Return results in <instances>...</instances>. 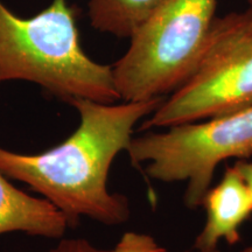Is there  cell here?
Instances as JSON below:
<instances>
[{"mask_svg":"<svg viewBox=\"0 0 252 252\" xmlns=\"http://www.w3.org/2000/svg\"><path fill=\"white\" fill-rule=\"evenodd\" d=\"M195 252H196V251H195ZM203 252H223V251H220V249L217 248V249H214V250H209V251H203Z\"/></svg>","mask_w":252,"mask_h":252,"instance_id":"cell-13","label":"cell"},{"mask_svg":"<svg viewBox=\"0 0 252 252\" xmlns=\"http://www.w3.org/2000/svg\"><path fill=\"white\" fill-rule=\"evenodd\" d=\"M234 167L237 169L239 174H241L242 179H243L245 185H247L249 193L251 195L252 198V162L248 161L245 159H239L235 162Z\"/></svg>","mask_w":252,"mask_h":252,"instance_id":"cell-10","label":"cell"},{"mask_svg":"<svg viewBox=\"0 0 252 252\" xmlns=\"http://www.w3.org/2000/svg\"><path fill=\"white\" fill-rule=\"evenodd\" d=\"M239 252H252V245H250V247L243 249V250L239 251Z\"/></svg>","mask_w":252,"mask_h":252,"instance_id":"cell-12","label":"cell"},{"mask_svg":"<svg viewBox=\"0 0 252 252\" xmlns=\"http://www.w3.org/2000/svg\"><path fill=\"white\" fill-rule=\"evenodd\" d=\"M71 222L47 198L19 190L0 172V235L25 232L30 236L61 238Z\"/></svg>","mask_w":252,"mask_h":252,"instance_id":"cell-7","label":"cell"},{"mask_svg":"<svg viewBox=\"0 0 252 252\" xmlns=\"http://www.w3.org/2000/svg\"><path fill=\"white\" fill-rule=\"evenodd\" d=\"M250 17L251 8L216 17L200 65L141 123L140 131L200 122L252 106Z\"/></svg>","mask_w":252,"mask_h":252,"instance_id":"cell-5","label":"cell"},{"mask_svg":"<svg viewBox=\"0 0 252 252\" xmlns=\"http://www.w3.org/2000/svg\"><path fill=\"white\" fill-rule=\"evenodd\" d=\"M33 82L70 104L75 98L112 104L121 99L112 67L94 62L78 39L75 9L54 0L32 18L0 1V82Z\"/></svg>","mask_w":252,"mask_h":252,"instance_id":"cell-2","label":"cell"},{"mask_svg":"<svg viewBox=\"0 0 252 252\" xmlns=\"http://www.w3.org/2000/svg\"><path fill=\"white\" fill-rule=\"evenodd\" d=\"M166 97L105 104L75 98L80 125L67 140L40 154H20L0 147V172L30 186L64 214L72 226L81 216L105 225L130 217V204L110 193L106 182L115 158L127 151L135 125Z\"/></svg>","mask_w":252,"mask_h":252,"instance_id":"cell-1","label":"cell"},{"mask_svg":"<svg viewBox=\"0 0 252 252\" xmlns=\"http://www.w3.org/2000/svg\"><path fill=\"white\" fill-rule=\"evenodd\" d=\"M126 152L134 165L149 162L152 179L185 182L186 207L197 209L220 162L252 156V106L132 138Z\"/></svg>","mask_w":252,"mask_h":252,"instance_id":"cell-4","label":"cell"},{"mask_svg":"<svg viewBox=\"0 0 252 252\" xmlns=\"http://www.w3.org/2000/svg\"><path fill=\"white\" fill-rule=\"evenodd\" d=\"M217 0H162L130 36L112 67L124 102L167 97L194 74L206 53Z\"/></svg>","mask_w":252,"mask_h":252,"instance_id":"cell-3","label":"cell"},{"mask_svg":"<svg viewBox=\"0 0 252 252\" xmlns=\"http://www.w3.org/2000/svg\"><path fill=\"white\" fill-rule=\"evenodd\" d=\"M49 252H174L163 248L152 236L140 232H126L119 242L110 250L94 247L89 241L83 238L62 239ZM195 252V251H182Z\"/></svg>","mask_w":252,"mask_h":252,"instance_id":"cell-9","label":"cell"},{"mask_svg":"<svg viewBox=\"0 0 252 252\" xmlns=\"http://www.w3.org/2000/svg\"><path fill=\"white\" fill-rule=\"evenodd\" d=\"M249 1L251 2V5H252V0H249ZM249 28H250V30L252 31V7H251V17H250V21H249Z\"/></svg>","mask_w":252,"mask_h":252,"instance_id":"cell-11","label":"cell"},{"mask_svg":"<svg viewBox=\"0 0 252 252\" xmlns=\"http://www.w3.org/2000/svg\"><path fill=\"white\" fill-rule=\"evenodd\" d=\"M162 0H89L94 30L117 37H130Z\"/></svg>","mask_w":252,"mask_h":252,"instance_id":"cell-8","label":"cell"},{"mask_svg":"<svg viewBox=\"0 0 252 252\" xmlns=\"http://www.w3.org/2000/svg\"><path fill=\"white\" fill-rule=\"evenodd\" d=\"M206 223L195 238L196 252L214 250L220 241L230 245L241 239L239 229L252 214V198L247 185L234 166L226 167L220 181L204 195Z\"/></svg>","mask_w":252,"mask_h":252,"instance_id":"cell-6","label":"cell"}]
</instances>
